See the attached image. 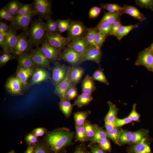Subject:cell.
Masks as SVG:
<instances>
[{"mask_svg": "<svg viewBox=\"0 0 153 153\" xmlns=\"http://www.w3.org/2000/svg\"><path fill=\"white\" fill-rule=\"evenodd\" d=\"M71 47L68 34L59 28H52L39 50L48 68L57 71L68 59Z\"/></svg>", "mask_w": 153, "mask_h": 153, "instance_id": "6da1fadb", "label": "cell"}, {"mask_svg": "<svg viewBox=\"0 0 153 153\" xmlns=\"http://www.w3.org/2000/svg\"><path fill=\"white\" fill-rule=\"evenodd\" d=\"M51 16L58 28L70 30L76 27L77 5L73 0H52L50 3Z\"/></svg>", "mask_w": 153, "mask_h": 153, "instance_id": "7a4b0ae2", "label": "cell"}, {"mask_svg": "<svg viewBox=\"0 0 153 153\" xmlns=\"http://www.w3.org/2000/svg\"><path fill=\"white\" fill-rule=\"evenodd\" d=\"M67 61L89 76L97 72L106 63L102 56L94 55L87 49L71 48L68 53Z\"/></svg>", "mask_w": 153, "mask_h": 153, "instance_id": "3957f363", "label": "cell"}, {"mask_svg": "<svg viewBox=\"0 0 153 153\" xmlns=\"http://www.w3.org/2000/svg\"><path fill=\"white\" fill-rule=\"evenodd\" d=\"M53 23L54 21L50 16L38 23L22 24L20 33L16 37L25 47L31 44L36 47H41L45 36L49 33L50 26Z\"/></svg>", "mask_w": 153, "mask_h": 153, "instance_id": "277c9868", "label": "cell"}, {"mask_svg": "<svg viewBox=\"0 0 153 153\" xmlns=\"http://www.w3.org/2000/svg\"><path fill=\"white\" fill-rule=\"evenodd\" d=\"M125 84L102 70L96 73L89 84L93 90L102 94L109 100L119 99L123 94Z\"/></svg>", "mask_w": 153, "mask_h": 153, "instance_id": "5b68a950", "label": "cell"}, {"mask_svg": "<svg viewBox=\"0 0 153 153\" xmlns=\"http://www.w3.org/2000/svg\"><path fill=\"white\" fill-rule=\"evenodd\" d=\"M41 56L39 47H35L27 52V62L19 79L28 83L49 75V68Z\"/></svg>", "mask_w": 153, "mask_h": 153, "instance_id": "8992f818", "label": "cell"}, {"mask_svg": "<svg viewBox=\"0 0 153 153\" xmlns=\"http://www.w3.org/2000/svg\"><path fill=\"white\" fill-rule=\"evenodd\" d=\"M103 100L97 97L85 96L78 103L77 121L80 127L85 130L99 115Z\"/></svg>", "mask_w": 153, "mask_h": 153, "instance_id": "52a82bcc", "label": "cell"}, {"mask_svg": "<svg viewBox=\"0 0 153 153\" xmlns=\"http://www.w3.org/2000/svg\"><path fill=\"white\" fill-rule=\"evenodd\" d=\"M128 40L121 33H107L102 47V56L106 62L117 56L123 55L130 47Z\"/></svg>", "mask_w": 153, "mask_h": 153, "instance_id": "ba28073f", "label": "cell"}, {"mask_svg": "<svg viewBox=\"0 0 153 153\" xmlns=\"http://www.w3.org/2000/svg\"><path fill=\"white\" fill-rule=\"evenodd\" d=\"M61 76L73 91L82 93L87 89L90 76L66 61L60 71Z\"/></svg>", "mask_w": 153, "mask_h": 153, "instance_id": "9c48e42d", "label": "cell"}, {"mask_svg": "<svg viewBox=\"0 0 153 153\" xmlns=\"http://www.w3.org/2000/svg\"><path fill=\"white\" fill-rule=\"evenodd\" d=\"M102 70L125 83L134 71L126 55H121L110 59L104 64Z\"/></svg>", "mask_w": 153, "mask_h": 153, "instance_id": "30bf717a", "label": "cell"}, {"mask_svg": "<svg viewBox=\"0 0 153 153\" xmlns=\"http://www.w3.org/2000/svg\"><path fill=\"white\" fill-rule=\"evenodd\" d=\"M102 108L108 127L115 128L123 120L128 105L120 100L108 99L103 100Z\"/></svg>", "mask_w": 153, "mask_h": 153, "instance_id": "8fae6325", "label": "cell"}, {"mask_svg": "<svg viewBox=\"0 0 153 153\" xmlns=\"http://www.w3.org/2000/svg\"><path fill=\"white\" fill-rule=\"evenodd\" d=\"M13 51L8 54V68L5 76L7 79H19V75L26 65L27 53L25 47L17 39Z\"/></svg>", "mask_w": 153, "mask_h": 153, "instance_id": "7c38bea8", "label": "cell"}, {"mask_svg": "<svg viewBox=\"0 0 153 153\" xmlns=\"http://www.w3.org/2000/svg\"><path fill=\"white\" fill-rule=\"evenodd\" d=\"M46 77L45 81L52 97L67 101L73 99L74 92L63 79L60 71H55Z\"/></svg>", "mask_w": 153, "mask_h": 153, "instance_id": "4fadbf2b", "label": "cell"}, {"mask_svg": "<svg viewBox=\"0 0 153 153\" xmlns=\"http://www.w3.org/2000/svg\"><path fill=\"white\" fill-rule=\"evenodd\" d=\"M153 85V79L151 73L144 71H134L131 76L125 83L124 94L129 91H139L149 95Z\"/></svg>", "mask_w": 153, "mask_h": 153, "instance_id": "5bb4252c", "label": "cell"}, {"mask_svg": "<svg viewBox=\"0 0 153 153\" xmlns=\"http://www.w3.org/2000/svg\"><path fill=\"white\" fill-rule=\"evenodd\" d=\"M34 129L33 124L25 115L14 117L9 126V131L12 136L21 142L31 141Z\"/></svg>", "mask_w": 153, "mask_h": 153, "instance_id": "9a60e30c", "label": "cell"}, {"mask_svg": "<svg viewBox=\"0 0 153 153\" xmlns=\"http://www.w3.org/2000/svg\"><path fill=\"white\" fill-rule=\"evenodd\" d=\"M108 128L102 107L100 112L96 119L83 130L81 139L90 147L91 150L97 149L100 137Z\"/></svg>", "mask_w": 153, "mask_h": 153, "instance_id": "2e32d148", "label": "cell"}, {"mask_svg": "<svg viewBox=\"0 0 153 153\" xmlns=\"http://www.w3.org/2000/svg\"><path fill=\"white\" fill-rule=\"evenodd\" d=\"M123 140L137 143L145 134L141 120L132 111L129 113L122 127Z\"/></svg>", "mask_w": 153, "mask_h": 153, "instance_id": "e0dca14e", "label": "cell"}, {"mask_svg": "<svg viewBox=\"0 0 153 153\" xmlns=\"http://www.w3.org/2000/svg\"><path fill=\"white\" fill-rule=\"evenodd\" d=\"M51 108L49 102H36L28 100L25 110V115L33 124L34 129L38 130L41 126L42 118Z\"/></svg>", "mask_w": 153, "mask_h": 153, "instance_id": "ac0fdd59", "label": "cell"}, {"mask_svg": "<svg viewBox=\"0 0 153 153\" xmlns=\"http://www.w3.org/2000/svg\"><path fill=\"white\" fill-rule=\"evenodd\" d=\"M28 100L36 102H49L52 97L49 92L45 80L37 79L27 85Z\"/></svg>", "mask_w": 153, "mask_h": 153, "instance_id": "d6986e66", "label": "cell"}, {"mask_svg": "<svg viewBox=\"0 0 153 153\" xmlns=\"http://www.w3.org/2000/svg\"><path fill=\"white\" fill-rule=\"evenodd\" d=\"M73 108L61 102L55 103L48 114L47 125L48 127L57 125L74 117Z\"/></svg>", "mask_w": 153, "mask_h": 153, "instance_id": "ffe728a7", "label": "cell"}, {"mask_svg": "<svg viewBox=\"0 0 153 153\" xmlns=\"http://www.w3.org/2000/svg\"><path fill=\"white\" fill-rule=\"evenodd\" d=\"M146 47L144 41L134 43L130 46L127 57L134 71H146L143 66V59L144 52Z\"/></svg>", "mask_w": 153, "mask_h": 153, "instance_id": "44dd1931", "label": "cell"}, {"mask_svg": "<svg viewBox=\"0 0 153 153\" xmlns=\"http://www.w3.org/2000/svg\"><path fill=\"white\" fill-rule=\"evenodd\" d=\"M34 6L29 1L22 0L16 2L6 11L22 25Z\"/></svg>", "mask_w": 153, "mask_h": 153, "instance_id": "7402d4cb", "label": "cell"}, {"mask_svg": "<svg viewBox=\"0 0 153 153\" xmlns=\"http://www.w3.org/2000/svg\"><path fill=\"white\" fill-rule=\"evenodd\" d=\"M51 16L50 4L46 5L34 6L25 19L24 24L38 23Z\"/></svg>", "mask_w": 153, "mask_h": 153, "instance_id": "603a6c76", "label": "cell"}, {"mask_svg": "<svg viewBox=\"0 0 153 153\" xmlns=\"http://www.w3.org/2000/svg\"><path fill=\"white\" fill-rule=\"evenodd\" d=\"M88 47L90 49H94L103 46L107 33L102 29L85 30Z\"/></svg>", "mask_w": 153, "mask_h": 153, "instance_id": "cb8c5ba5", "label": "cell"}, {"mask_svg": "<svg viewBox=\"0 0 153 153\" xmlns=\"http://www.w3.org/2000/svg\"><path fill=\"white\" fill-rule=\"evenodd\" d=\"M69 30L68 34V43L71 48L87 49L88 44L85 31L79 30L75 27Z\"/></svg>", "mask_w": 153, "mask_h": 153, "instance_id": "d4e9b609", "label": "cell"}, {"mask_svg": "<svg viewBox=\"0 0 153 153\" xmlns=\"http://www.w3.org/2000/svg\"><path fill=\"white\" fill-rule=\"evenodd\" d=\"M117 144L114 128L107 129L99 139L97 149L105 152Z\"/></svg>", "mask_w": 153, "mask_h": 153, "instance_id": "484cf974", "label": "cell"}, {"mask_svg": "<svg viewBox=\"0 0 153 153\" xmlns=\"http://www.w3.org/2000/svg\"><path fill=\"white\" fill-rule=\"evenodd\" d=\"M22 25L6 11L0 15V27L1 30L6 29L18 35L21 31Z\"/></svg>", "mask_w": 153, "mask_h": 153, "instance_id": "4316f807", "label": "cell"}, {"mask_svg": "<svg viewBox=\"0 0 153 153\" xmlns=\"http://www.w3.org/2000/svg\"><path fill=\"white\" fill-rule=\"evenodd\" d=\"M140 149L137 143L123 140L117 143L111 153H137Z\"/></svg>", "mask_w": 153, "mask_h": 153, "instance_id": "83f0119b", "label": "cell"}, {"mask_svg": "<svg viewBox=\"0 0 153 153\" xmlns=\"http://www.w3.org/2000/svg\"><path fill=\"white\" fill-rule=\"evenodd\" d=\"M16 39L13 38L9 33L1 31L0 33V49L6 54H9L13 51Z\"/></svg>", "mask_w": 153, "mask_h": 153, "instance_id": "f1b7e54d", "label": "cell"}, {"mask_svg": "<svg viewBox=\"0 0 153 153\" xmlns=\"http://www.w3.org/2000/svg\"><path fill=\"white\" fill-rule=\"evenodd\" d=\"M151 17L152 13L150 11L141 10L137 12L134 16L133 19L134 27H144L149 22Z\"/></svg>", "mask_w": 153, "mask_h": 153, "instance_id": "f546056e", "label": "cell"}, {"mask_svg": "<svg viewBox=\"0 0 153 153\" xmlns=\"http://www.w3.org/2000/svg\"><path fill=\"white\" fill-rule=\"evenodd\" d=\"M138 117L141 120H144L150 123L153 124V102L149 100L146 104L140 110Z\"/></svg>", "mask_w": 153, "mask_h": 153, "instance_id": "4dcf8cb0", "label": "cell"}, {"mask_svg": "<svg viewBox=\"0 0 153 153\" xmlns=\"http://www.w3.org/2000/svg\"><path fill=\"white\" fill-rule=\"evenodd\" d=\"M21 87L15 80L7 79L0 85V95L1 98H4L12 92Z\"/></svg>", "mask_w": 153, "mask_h": 153, "instance_id": "1f68e13d", "label": "cell"}, {"mask_svg": "<svg viewBox=\"0 0 153 153\" xmlns=\"http://www.w3.org/2000/svg\"><path fill=\"white\" fill-rule=\"evenodd\" d=\"M143 66L146 72L151 73L153 69V49L147 47L144 52L143 59Z\"/></svg>", "mask_w": 153, "mask_h": 153, "instance_id": "d6a6232c", "label": "cell"}, {"mask_svg": "<svg viewBox=\"0 0 153 153\" xmlns=\"http://www.w3.org/2000/svg\"><path fill=\"white\" fill-rule=\"evenodd\" d=\"M8 68V54H6L0 49V69L4 74H7Z\"/></svg>", "mask_w": 153, "mask_h": 153, "instance_id": "836d02e7", "label": "cell"}, {"mask_svg": "<svg viewBox=\"0 0 153 153\" xmlns=\"http://www.w3.org/2000/svg\"><path fill=\"white\" fill-rule=\"evenodd\" d=\"M144 41L147 47H151L153 49V34H149Z\"/></svg>", "mask_w": 153, "mask_h": 153, "instance_id": "e575fe53", "label": "cell"}, {"mask_svg": "<svg viewBox=\"0 0 153 153\" xmlns=\"http://www.w3.org/2000/svg\"><path fill=\"white\" fill-rule=\"evenodd\" d=\"M89 153H105V152L100 150L98 149H95L91 150L90 152Z\"/></svg>", "mask_w": 153, "mask_h": 153, "instance_id": "d590c367", "label": "cell"}, {"mask_svg": "<svg viewBox=\"0 0 153 153\" xmlns=\"http://www.w3.org/2000/svg\"><path fill=\"white\" fill-rule=\"evenodd\" d=\"M150 7H151V11H152V12L153 13V6L151 5Z\"/></svg>", "mask_w": 153, "mask_h": 153, "instance_id": "8d00e7d4", "label": "cell"}, {"mask_svg": "<svg viewBox=\"0 0 153 153\" xmlns=\"http://www.w3.org/2000/svg\"><path fill=\"white\" fill-rule=\"evenodd\" d=\"M149 34H153V27L152 28V30H151Z\"/></svg>", "mask_w": 153, "mask_h": 153, "instance_id": "74e56055", "label": "cell"}]
</instances>
